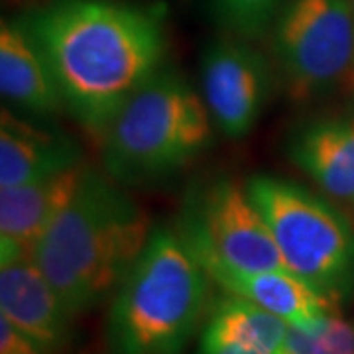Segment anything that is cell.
<instances>
[{
	"instance_id": "9c48e42d",
	"label": "cell",
	"mask_w": 354,
	"mask_h": 354,
	"mask_svg": "<svg viewBox=\"0 0 354 354\" xmlns=\"http://www.w3.org/2000/svg\"><path fill=\"white\" fill-rule=\"evenodd\" d=\"M283 152L317 191L354 209V106L299 120L290 128Z\"/></svg>"
},
{
	"instance_id": "277c9868",
	"label": "cell",
	"mask_w": 354,
	"mask_h": 354,
	"mask_svg": "<svg viewBox=\"0 0 354 354\" xmlns=\"http://www.w3.org/2000/svg\"><path fill=\"white\" fill-rule=\"evenodd\" d=\"M215 132L201 91L183 73L164 67L104 132L102 169L127 189L160 185L209 152Z\"/></svg>"
},
{
	"instance_id": "ffe728a7",
	"label": "cell",
	"mask_w": 354,
	"mask_h": 354,
	"mask_svg": "<svg viewBox=\"0 0 354 354\" xmlns=\"http://www.w3.org/2000/svg\"><path fill=\"white\" fill-rule=\"evenodd\" d=\"M351 2H353V8H354V0H351Z\"/></svg>"
},
{
	"instance_id": "7c38bea8",
	"label": "cell",
	"mask_w": 354,
	"mask_h": 354,
	"mask_svg": "<svg viewBox=\"0 0 354 354\" xmlns=\"http://www.w3.org/2000/svg\"><path fill=\"white\" fill-rule=\"evenodd\" d=\"M0 93L8 109L39 122L65 113L50 62L22 18L0 26Z\"/></svg>"
},
{
	"instance_id": "30bf717a",
	"label": "cell",
	"mask_w": 354,
	"mask_h": 354,
	"mask_svg": "<svg viewBox=\"0 0 354 354\" xmlns=\"http://www.w3.org/2000/svg\"><path fill=\"white\" fill-rule=\"evenodd\" d=\"M0 317L51 354L62 353L71 342L75 317L51 288L32 254L0 264Z\"/></svg>"
},
{
	"instance_id": "6da1fadb",
	"label": "cell",
	"mask_w": 354,
	"mask_h": 354,
	"mask_svg": "<svg viewBox=\"0 0 354 354\" xmlns=\"http://www.w3.org/2000/svg\"><path fill=\"white\" fill-rule=\"evenodd\" d=\"M22 20L50 62L65 114L95 142L165 67L169 30L162 2L50 0Z\"/></svg>"
},
{
	"instance_id": "5bb4252c",
	"label": "cell",
	"mask_w": 354,
	"mask_h": 354,
	"mask_svg": "<svg viewBox=\"0 0 354 354\" xmlns=\"http://www.w3.org/2000/svg\"><path fill=\"white\" fill-rule=\"evenodd\" d=\"M215 286L225 293L260 305L272 315L286 321L290 327L299 329L315 327L329 313L339 309L290 270L234 272L218 279Z\"/></svg>"
},
{
	"instance_id": "5b68a950",
	"label": "cell",
	"mask_w": 354,
	"mask_h": 354,
	"mask_svg": "<svg viewBox=\"0 0 354 354\" xmlns=\"http://www.w3.org/2000/svg\"><path fill=\"white\" fill-rule=\"evenodd\" d=\"M246 189L286 268L341 307L354 295V225L339 203L281 176L256 174Z\"/></svg>"
},
{
	"instance_id": "8992f818",
	"label": "cell",
	"mask_w": 354,
	"mask_h": 354,
	"mask_svg": "<svg viewBox=\"0 0 354 354\" xmlns=\"http://www.w3.org/2000/svg\"><path fill=\"white\" fill-rule=\"evenodd\" d=\"M176 227L213 283L234 272L288 270L246 183L234 177L187 191Z\"/></svg>"
},
{
	"instance_id": "4fadbf2b",
	"label": "cell",
	"mask_w": 354,
	"mask_h": 354,
	"mask_svg": "<svg viewBox=\"0 0 354 354\" xmlns=\"http://www.w3.org/2000/svg\"><path fill=\"white\" fill-rule=\"evenodd\" d=\"M75 140L39 120L2 109L0 116V189L22 185L83 164Z\"/></svg>"
},
{
	"instance_id": "3957f363",
	"label": "cell",
	"mask_w": 354,
	"mask_h": 354,
	"mask_svg": "<svg viewBox=\"0 0 354 354\" xmlns=\"http://www.w3.org/2000/svg\"><path fill=\"white\" fill-rule=\"evenodd\" d=\"M211 283L176 225H153L111 299V354L183 353L209 311Z\"/></svg>"
},
{
	"instance_id": "d6986e66",
	"label": "cell",
	"mask_w": 354,
	"mask_h": 354,
	"mask_svg": "<svg viewBox=\"0 0 354 354\" xmlns=\"http://www.w3.org/2000/svg\"><path fill=\"white\" fill-rule=\"evenodd\" d=\"M199 354H264L260 351H254L242 344L225 341H213V339H205L201 337L199 341Z\"/></svg>"
},
{
	"instance_id": "ac0fdd59",
	"label": "cell",
	"mask_w": 354,
	"mask_h": 354,
	"mask_svg": "<svg viewBox=\"0 0 354 354\" xmlns=\"http://www.w3.org/2000/svg\"><path fill=\"white\" fill-rule=\"evenodd\" d=\"M0 354H51L38 341L0 317Z\"/></svg>"
},
{
	"instance_id": "e0dca14e",
	"label": "cell",
	"mask_w": 354,
	"mask_h": 354,
	"mask_svg": "<svg viewBox=\"0 0 354 354\" xmlns=\"http://www.w3.org/2000/svg\"><path fill=\"white\" fill-rule=\"evenodd\" d=\"M211 4L230 36L256 41L270 34L286 0H211Z\"/></svg>"
},
{
	"instance_id": "7a4b0ae2",
	"label": "cell",
	"mask_w": 354,
	"mask_h": 354,
	"mask_svg": "<svg viewBox=\"0 0 354 354\" xmlns=\"http://www.w3.org/2000/svg\"><path fill=\"white\" fill-rule=\"evenodd\" d=\"M153 225L127 187L85 167L75 197L32 248V258L73 317L113 299Z\"/></svg>"
},
{
	"instance_id": "2e32d148",
	"label": "cell",
	"mask_w": 354,
	"mask_h": 354,
	"mask_svg": "<svg viewBox=\"0 0 354 354\" xmlns=\"http://www.w3.org/2000/svg\"><path fill=\"white\" fill-rule=\"evenodd\" d=\"M279 354H354V323L337 309L311 329L290 327Z\"/></svg>"
},
{
	"instance_id": "8fae6325",
	"label": "cell",
	"mask_w": 354,
	"mask_h": 354,
	"mask_svg": "<svg viewBox=\"0 0 354 354\" xmlns=\"http://www.w3.org/2000/svg\"><path fill=\"white\" fill-rule=\"evenodd\" d=\"M87 162L0 189V264L32 252L75 197Z\"/></svg>"
},
{
	"instance_id": "9a60e30c",
	"label": "cell",
	"mask_w": 354,
	"mask_h": 354,
	"mask_svg": "<svg viewBox=\"0 0 354 354\" xmlns=\"http://www.w3.org/2000/svg\"><path fill=\"white\" fill-rule=\"evenodd\" d=\"M290 325L260 305L227 293L209 307L201 337L242 344L264 354H279Z\"/></svg>"
},
{
	"instance_id": "52a82bcc",
	"label": "cell",
	"mask_w": 354,
	"mask_h": 354,
	"mask_svg": "<svg viewBox=\"0 0 354 354\" xmlns=\"http://www.w3.org/2000/svg\"><path fill=\"white\" fill-rule=\"evenodd\" d=\"M268 36L279 81L295 102L354 87L351 0H286Z\"/></svg>"
},
{
	"instance_id": "ba28073f",
	"label": "cell",
	"mask_w": 354,
	"mask_h": 354,
	"mask_svg": "<svg viewBox=\"0 0 354 354\" xmlns=\"http://www.w3.org/2000/svg\"><path fill=\"white\" fill-rule=\"evenodd\" d=\"M274 59L248 39L228 36L205 46L199 59V91L216 132L246 138L260 122L276 87Z\"/></svg>"
}]
</instances>
